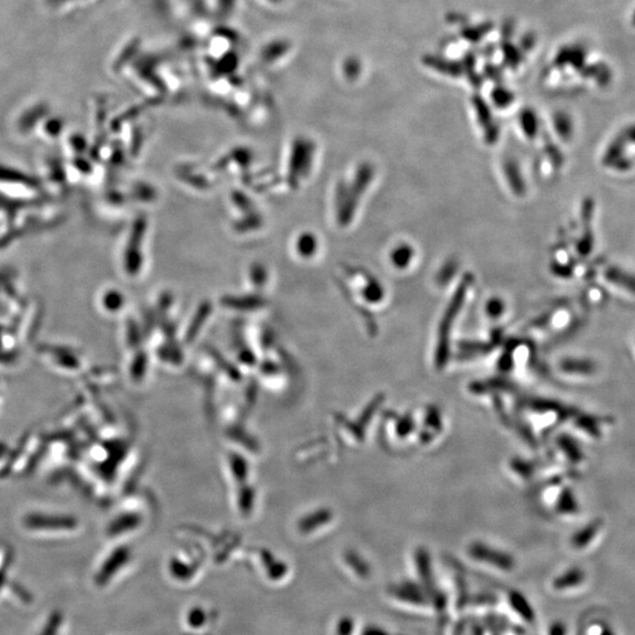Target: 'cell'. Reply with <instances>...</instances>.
Instances as JSON below:
<instances>
[{
	"instance_id": "6da1fadb",
	"label": "cell",
	"mask_w": 635,
	"mask_h": 635,
	"mask_svg": "<svg viewBox=\"0 0 635 635\" xmlns=\"http://www.w3.org/2000/svg\"><path fill=\"white\" fill-rule=\"evenodd\" d=\"M474 558L480 560V562H488L492 566H495L502 571H511L514 566L512 558L507 554L500 553V552L492 551L488 548L477 547L474 548L472 552Z\"/></svg>"
},
{
	"instance_id": "7a4b0ae2",
	"label": "cell",
	"mask_w": 635,
	"mask_h": 635,
	"mask_svg": "<svg viewBox=\"0 0 635 635\" xmlns=\"http://www.w3.org/2000/svg\"><path fill=\"white\" fill-rule=\"evenodd\" d=\"M509 606L513 611L516 612V615H519L520 619H523V622L527 624H533L535 620V613L526 597H523L520 592L513 591L509 593Z\"/></svg>"
},
{
	"instance_id": "3957f363",
	"label": "cell",
	"mask_w": 635,
	"mask_h": 635,
	"mask_svg": "<svg viewBox=\"0 0 635 635\" xmlns=\"http://www.w3.org/2000/svg\"><path fill=\"white\" fill-rule=\"evenodd\" d=\"M391 594L398 600L405 601L404 604L413 605V606H427L429 604L426 595L413 586L394 587Z\"/></svg>"
},
{
	"instance_id": "277c9868",
	"label": "cell",
	"mask_w": 635,
	"mask_h": 635,
	"mask_svg": "<svg viewBox=\"0 0 635 635\" xmlns=\"http://www.w3.org/2000/svg\"><path fill=\"white\" fill-rule=\"evenodd\" d=\"M415 259V249L408 244H400L391 252V263L398 270H405Z\"/></svg>"
},
{
	"instance_id": "5b68a950",
	"label": "cell",
	"mask_w": 635,
	"mask_h": 635,
	"mask_svg": "<svg viewBox=\"0 0 635 635\" xmlns=\"http://www.w3.org/2000/svg\"><path fill=\"white\" fill-rule=\"evenodd\" d=\"M583 70L586 77L597 81L598 84L601 85V86H606V85L611 83L613 72H612L611 67L608 66L607 64H592V65L583 67Z\"/></svg>"
},
{
	"instance_id": "8992f818",
	"label": "cell",
	"mask_w": 635,
	"mask_h": 635,
	"mask_svg": "<svg viewBox=\"0 0 635 635\" xmlns=\"http://www.w3.org/2000/svg\"><path fill=\"white\" fill-rule=\"evenodd\" d=\"M506 178L509 180V186L512 189L513 192L516 194H523L525 192V183L523 178L520 172L519 166L516 165V162L511 159H507L505 166H504Z\"/></svg>"
},
{
	"instance_id": "52a82bcc",
	"label": "cell",
	"mask_w": 635,
	"mask_h": 635,
	"mask_svg": "<svg viewBox=\"0 0 635 635\" xmlns=\"http://www.w3.org/2000/svg\"><path fill=\"white\" fill-rule=\"evenodd\" d=\"M208 613L205 611V608L199 605L192 606L185 615V622L192 629H203L208 624Z\"/></svg>"
},
{
	"instance_id": "ba28073f",
	"label": "cell",
	"mask_w": 635,
	"mask_h": 635,
	"mask_svg": "<svg viewBox=\"0 0 635 635\" xmlns=\"http://www.w3.org/2000/svg\"><path fill=\"white\" fill-rule=\"evenodd\" d=\"M64 615L61 611H53L49 617L40 635H58L60 626L63 624Z\"/></svg>"
},
{
	"instance_id": "9c48e42d",
	"label": "cell",
	"mask_w": 635,
	"mask_h": 635,
	"mask_svg": "<svg viewBox=\"0 0 635 635\" xmlns=\"http://www.w3.org/2000/svg\"><path fill=\"white\" fill-rule=\"evenodd\" d=\"M355 619L350 615H344L338 619L334 626V635H353L355 634Z\"/></svg>"
},
{
	"instance_id": "30bf717a",
	"label": "cell",
	"mask_w": 635,
	"mask_h": 635,
	"mask_svg": "<svg viewBox=\"0 0 635 635\" xmlns=\"http://www.w3.org/2000/svg\"><path fill=\"white\" fill-rule=\"evenodd\" d=\"M505 312V302L500 298L488 299L486 304V313L491 318H499Z\"/></svg>"
},
{
	"instance_id": "8fae6325",
	"label": "cell",
	"mask_w": 635,
	"mask_h": 635,
	"mask_svg": "<svg viewBox=\"0 0 635 635\" xmlns=\"http://www.w3.org/2000/svg\"><path fill=\"white\" fill-rule=\"evenodd\" d=\"M555 126H557L558 133L562 138H565V139H567L572 133V123H571L569 117L565 116V114H560V116L557 117Z\"/></svg>"
},
{
	"instance_id": "7c38bea8",
	"label": "cell",
	"mask_w": 635,
	"mask_h": 635,
	"mask_svg": "<svg viewBox=\"0 0 635 635\" xmlns=\"http://www.w3.org/2000/svg\"><path fill=\"white\" fill-rule=\"evenodd\" d=\"M456 273V263H447L444 268H442L441 272L439 274V281L440 283H446V281H449L451 278Z\"/></svg>"
},
{
	"instance_id": "4fadbf2b",
	"label": "cell",
	"mask_w": 635,
	"mask_h": 635,
	"mask_svg": "<svg viewBox=\"0 0 635 635\" xmlns=\"http://www.w3.org/2000/svg\"><path fill=\"white\" fill-rule=\"evenodd\" d=\"M620 137H622L626 143H632L633 145H635V124L629 125V127H626L625 130L622 131V133L620 134Z\"/></svg>"
},
{
	"instance_id": "5bb4252c",
	"label": "cell",
	"mask_w": 635,
	"mask_h": 635,
	"mask_svg": "<svg viewBox=\"0 0 635 635\" xmlns=\"http://www.w3.org/2000/svg\"><path fill=\"white\" fill-rule=\"evenodd\" d=\"M360 635H391L390 633L386 632L385 629H380L378 626L374 625H369L366 626L365 629H362V634Z\"/></svg>"
},
{
	"instance_id": "9a60e30c",
	"label": "cell",
	"mask_w": 635,
	"mask_h": 635,
	"mask_svg": "<svg viewBox=\"0 0 635 635\" xmlns=\"http://www.w3.org/2000/svg\"><path fill=\"white\" fill-rule=\"evenodd\" d=\"M632 24L634 25V26H635V11H634V13H633V16H632Z\"/></svg>"
}]
</instances>
